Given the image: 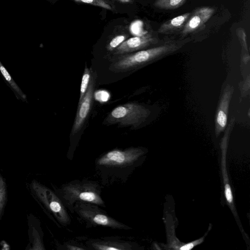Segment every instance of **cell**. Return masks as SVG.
<instances>
[{
    "label": "cell",
    "mask_w": 250,
    "mask_h": 250,
    "mask_svg": "<svg viewBox=\"0 0 250 250\" xmlns=\"http://www.w3.org/2000/svg\"><path fill=\"white\" fill-rule=\"evenodd\" d=\"M146 152L142 147H129L114 148L100 155L94 165L100 184L104 187L126 183Z\"/></svg>",
    "instance_id": "obj_1"
},
{
    "label": "cell",
    "mask_w": 250,
    "mask_h": 250,
    "mask_svg": "<svg viewBox=\"0 0 250 250\" xmlns=\"http://www.w3.org/2000/svg\"><path fill=\"white\" fill-rule=\"evenodd\" d=\"M189 41L188 39L168 40L134 53L119 55L110 64L109 69L115 72H121L140 68L177 51Z\"/></svg>",
    "instance_id": "obj_2"
},
{
    "label": "cell",
    "mask_w": 250,
    "mask_h": 250,
    "mask_svg": "<svg viewBox=\"0 0 250 250\" xmlns=\"http://www.w3.org/2000/svg\"><path fill=\"white\" fill-rule=\"evenodd\" d=\"M103 186L98 182L87 179H75L54 188V191L69 212L74 214V206L77 202L93 203L105 208L102 197Z\"/></svg>",
    "instance_id": "obj_3"
},
{
    "label": "cell",
    "mask_w": 250,
    "mask_h": 250,
    "mask_svg": "<svg viewBox=\"0 0 250 250\" xmlns=\"http://www.w3.org/2000/svg\"><path fill=\"white\" fill-rule=\"evenodd\" d=\"M100 206L90 203L77 202L74 206V214L86 228H108L114 229L128 230L130 226L110 216Z\"/></svg>",
    "instance_id": "obj_4"
},
{
    "label": "cell",
    "mask_w": 250,
    "mask_h": 250,
    "mask_svg": "<svg viewBox=\"0 0 250 250\" xmlns=\"http://www.w3.org/2000/svg\"><path fill=\"white\" fill-rule=\"evenodd\" d=\"M150 113V110L146 106L136 103H129L114 108L105 121L108 124L136 127L143 123Z\"/></svg>",
    "instance_id": "obj_5"
},
{
    "label": "cell",
    "mask_w": 250,
    "mask_h": 250,
    "mask_svg": "<svg viewBox=\"0 0 250 250\" xmlns=\"http://www.w3.org/2000/svg\"><path fill=\"white\" fill-rule=\"evenodd\" d=\"M40 188V198L55 223L59 227L69 226L71 223L69 212L59 196L54 191L46 187Z\"/></svg>",
    "instance_id": "obj_6"
},
{
    "label": "cell",
    "mask_w": 250,
    "mask_h": 250,
    "mask_svg": "<svg viewBox=\"0 0 250 250\" xmlns=\"http://www.w3.org/2000/svg\"><path fill=\"white\" fill-rule=\"evenodd\" d=\"M88 250H135L138 245L135 242L117 236L91 238L85 242Z\"/></svg>",
    "instance_id": "obj_7"
},
{
    "label": "cell",
    "mask_w": 250,
    "mask_h": 250,
    "mask_svg": "<svg viewBox=\"0 0 250 250\" xmlns=\"http://www.w3.org/2000/svg\"><path fill=\"white\" fill-rule=\"evenodd\" d=\"M95 82V77L93 74L91 75L90 82L83 97L79 102L76 118L71 130V137L74 136L80 131L91 110Z\"/></svg>",
    "instance_id": "obj_8"
},
{
    "label": "cell",
    "mask_w": 250,
    "mask_h": 250,
    "mask_svg": "<svg viewBox=\"0 0 250 250\" xmlns=\"http://www.w3.org/2000/svg\"><path fill=\"white\" fill-rule=\"evenodd\" d=\"M159 38L156 34L147 33L140 36L131 38L124 41L115 49V55H121L136 51L145 49L148 47L160 44Z\"/></svg>",
    "instance_id": "obj_9"
},
{
    "label": "cell",
    "mask_w": 250,
    "mask_h": 250,
    "mask_svg": "<svg viewBox=\"0 0 250 250\" xmlns=\"http://www.w3.org/2000/svg\"><path fill=\"white\" fill-rule=\"evenodd\" d=\"M233 85L228 84L220 97L215 115V133L218 137L224 131L227 125L229 107L234 92Z\"/></svg>",
    "instance_id": "obj_10"
},
{
    "label": "cell",
    "mask_w": 250,
    "mask_h": 250,
    "mask_svg": "<svg viewBox=\"0 0 250 250\" xmlns=\"http://www.w3.org/2000/svg\"><path fill=\"white\" fill-rule=\"evenodd\" d=\"M235 123V118L232 117L224 130V134L221 142V148L222 150V168L225 187V196L226 201L229 204L230 209L235 214V209L233 205V196L231 188L228 181V174L226 170V154L228 146L229 136L233 129Z\"/></svg>",
    "instance_id": "obj_11"
},
{
    "label": "cell",
    "mask_w": 250,
    "mask_h": 250,
    "mask_svg": "<svg viewBox=\"0 0 250 250\" xmlns=\"http://www.w3.org/2000/svg\"><path fill=\"white\" fill-rule=\"evenodd\" d=\"M215 9L210 6H202L194 9L187 20L181 32L184 38L199 29L211 18Z\"/></svg>",
    "instance_id": "obj_12"
},
{
    "label": "cell",
    "mask_w": 250,
    "mask_h": 250,
    "mask_svg": "<svg viewBox=\"0 0 250 250\" xmlns=\"http://www.w3.org/2000/svg\"><path fill=\"white\" fill-rule=\"evenodd\" d=\"M191 12L178 16L164 22L159 27L158 33L165 35H170L181 32Z\"/></svg>",
    "instance_id": "obj_13"
},
{
    "label": "cell",
    "mask_w": 250,
    "mask_h": 250,
    "mask_svg": "<svg viewBox=\"0 0 250 250\" xmlns=\"http://www.w3.org/2000/svg\"><path fill=\"white\" fill-rule=\"evenodd\" d=\"M0 74L8 87L11 89L17 99L24 102H27L26 95L15 82L8 71L0 60Z\"/></svg>",
    "instance_id": "obj_14"
},
{
    "label": "cell",
    "mask_w": 250,
    "mask_h": 250,
    "mask_svg": "<svg viewBox=\"0 0 250 250\" xmlns=\"http://www.w3.org/2000/svg\"><path fill=\"white\" fill-rule=\"evenodd\" d=\"M187 0H155L154 6L161 9H177L183 5Z\"/></svg>",
    "instance_id": "obj_15"
},
{
    "label": "cell",
    "mask_w": 250,
    "mask_h": 250,
    "mask_svg": "<svg viewBox=\"0 0 250 250\" xmlns=\"http://www.w3.org/2000/svg\"><path fill=\"white\" fill-rule=\"evenodd\" d=\"M237 36L240 41L243 55V59L246 62L250 59L249 51L247 41V36L245 30L242 28H238L236 30Z\"/></svg>",
    "instance_id": "obj_16"
},
{
    "label": "cell",
    "mask_w": 250,
    "mask_h": 250,
    "mask_svg": "<svg viewBox=\"0 0 250 250\" xmlns=\"http://www.w3.org/2000/svg\"><path fill=\"white\" fill-rule=\"evenodd\" d=\"M90 77L91 71L90 69L88 67H87L86 66H85L82 79V82L80 87V95L79 102L82 100L90 82Z\"/></svg>",
    "instance_id": "obj_17"
},
{
    "label": "cell",
    "mask_w": 250,
    "mask_h": 250,
    "mask_svg": "<svg viewBox=\"0 0 250 250\" xmlns=\"http://www.w3.org/2000/svg\"><path fill=\"white\" fill-rule=\"evenodd\" d=\"M60 249L64 250H88L85 245L75 242L69 241L64 242L59 246Z\"/></svg>",
    "instance_id": "obj_18"
},
{
    "label": "cell",
    "mask_w": 250,
    "mask_h": 250,
    "mask_svg": "<svg viewBox=\"0 0 250 250\" xmlns=\"http://www.w3.org/2000/svg\"><path fill=\"white\" fill-rule=\"evenodd\" d=\"M77 2L88 3L95 6H98L105 9H112L111 6L107 0H74Z\"/></svg>",
    "instance_id": "obj_19"
},
{
    "label": "cell",
    "mask_w": 250,
    "mask_h": 250,
    "mask_svg": "<svg viewBox=\"0 0 250 250\" xmlns=\"http://www.w3.org/2000/svg\"><path fill=\"white\" fill-rule=\"evenodd\" d=\"M125 39L124 35H118L112 39L108 46V49L112 51L120 45Z\"/></svg>",
    "instance_id": "obj_20"
},
{
    "label": "cell",
    "mask_w": 250,
    "mask_h": 250,
    "mask_svg": "<svg viewBox=\"0 0 250 250\" xmlns=\"http://www.w3.org/2000/svg\"><path fill=\"white\" fill-rule=\"evenodd\" d=\"M94 94L95 99L101 103L106 102L110 98L109 93L105 90L97 91Z\"/></svg>",
    "instance_id": "obj_21"
},
{
    "label": "cell",
    "mask_w": 250,
    "mask_h": 250,
    "mask_svg": "<svg viewBox=\"0 0 250 250\" xmlns=\"http://www.w3.org/2000/svg\"><path fill=\"white\" fill-rule=\"evenodd\" d=\"M203 238H202L199 240L194 241L192 242H190L181 246L179 250H189L192 249L195 246L200 244L203 240Z\"/></svg>",
    "instance_id": "obj_22"
},
{
    "label": "cell",
    "mask_w": 250,
    "mask_h": 250,
    "mask_svg": "<svg viewBox=\"0 0 250 250\" xmlns=\"http://www.w3.org/2000/svg\"><path fill=\"white\" fill-rule=\"evenodd\" d=\"M122 0L123 1H127L129 0Z\"/></svg>",
    "instance_id": "obj_23"
}]
</instances>
